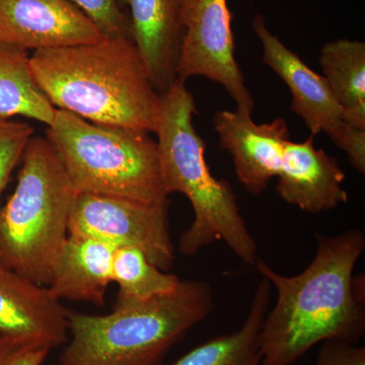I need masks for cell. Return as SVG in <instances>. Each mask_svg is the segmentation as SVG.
<instances>
[{"instance_id":"obj_12","label":"cell","mask_w":365,"mask_h":365,"mask_svg":"<svg viewBox=\"0 0 365 365\" xmlns=\"http://www.w3.org/2000/svg\"><path fill=\"white\" fill-rule=\"evenodd\" d=\"M67 313L47 287L0 266V336L52 351L68 340Z\"/></svg>"},{"instance_id":"obj_16","label":"cell","mask_w":365,"mask_h":365,"mask_svg":"<svg viewBox=\"0 0 365 365\" xmlns=\"http://www.w3.org/2000/svg\"><path fill=\"white\" fill-rule=\"evenodd\" d=\"M271 292V283L262 278L248 316L239 330L206 341L172 365H263L260 335L270 306Z\"/></svg>"},{"instance_id":"obj_1","label":"cell","mask_w":365,"mask_h":365,"mask_svg":"<svg viewBox=\"0 0 365 365\" xmlns=\"http://www.w3.org/2000/svg\"><path fill=\"white\" fill-rule=\"evenodd\" d=\"M316 239V256L299 275H281L260 258L255 263L277 292L261 330L263 365H294L319 343L357 344L364 337V277L353 272L364 252V234L356 228Z\"/></svg>"},{"instance_id":"obj_21","label":"cell","mask_w":365,"mask_h":365,"mask_svg":"<svg viewBox=\"0 0 365 365\" xmlns=\"http://www.w3.org/2000/svg\"><path fill=\"white\" fill-rule=\"evenodd\" d=\"M105 37L130 36L128 14L122 0H69ZM131 37V36H130Z\"/></svg>"},{"instance_id":"obj_14","label":"cell","mask_w":365,"mask_h":365,"mask_svg":"<svg viewBox=\"0 0 365 365\" xmlns=\"http://www.w3.org/2000/svg\"><path fill=\"white\" fill-rule=\"evenodd\" d=\"M128 9L131 39L148 67L158 93L177 79V64L184 36L182 0H122Z\"/></svg>"},{"instance_id":"obj_10","label":"cell","mask_w":365,"mask_h":365,"mask_svg":"<svg viewBox=\"0 0 365 365\" xmlns=\"http://www.w3.org/2000/svg\"><path fill=\"white\" fill-rule=\"evenodd\" d=\"M104 37L69 0H0V41L26 51L95 43Z\"/></svg>"},{"instance_id":"obj_18","label":"cell","mask_w":365,"mask_h":365,"mask_svg":"<svg viewBox=\"0 0 365 365\" xmlns=\"http://www.w3.org/2000/svg\"><path fill=\"white\" fill-rule=\"evenodd\" d=\"M55 113L33 78L28 51L0 41V118H30L49 126Z\"/></svg>"},{"instance_id":"obj_9","label":"cell","mask_w":365,"mask_h":365,"mask_svg":"<svg viewBox=\"0 0 365 365\" xmlns=\"http://www.w3.org/2000/svg\"><path fill=\"white\" fill-rule=\"evenodd\" d=\"M232 14L227 0H182L184 36L177 64L182 83L203 76L220 83L237 104V111L252 115L254 100L235 57Z\"/></svg>"},{"instance_id":"obj_11","label":"cell","mask_w":365,"mask_h":365,"mask_svg":"<svg viewBox=\"0 0 365 365\" xmlns=\"http://www.w3.org/2000/svg\"><path fill=\"white\" fill-rule=\"evenodd\" d=\"M212 122L220 145L234 160L237 179L252 195H260L279 174L285 144L290 140L287 120L279 117L256 124L252 115L223 110L215 113Z\"/></svg>"},{"instance_id":"obj_3","label":"cell","mask_w":365,"mask_h":365,"mask_svg":"<svg viewBox=\"0 0 365 365\" xmlns=\"http://www.w3.org/2000/svg\"><path fill=\"white\" fill-rule=\"evenodd\" d=\"M195 101L176 79L160 93L155 133L163 190L188 198L194 220L179 240V251L194 256L216 241H223L245 264L255 266L257 244L227 180L211 174L205 160L206 144L197 133Z\"/></svg>"},{"instance_id":"obj_2","label":"cell","mask_w":365,"mask_h":365,"mask_svg":"<svg viewBox=\"0 0 365 365\" xmlns=\"http://www.w3.org/2000/svg\"><path fill=\"white\" fill-rule=\"evenodd\" d=\"M30 67L56 109L93 123L155 133L160 93L130 36L38 50Z\"/></svg>"},{"instance_id":"obj_13","label":"cell","mask_w":365,"mask_h":365,"mask_svg":"<svg viewBox=\"0 0 365 365\" xmlns=\"http://www.w3.org/2000/svg\"><path fill=\"white\" fill-rule=\"evenodd\" d=\"M314 136L304 143L288 140L278 174L277 192L284 202L309 213L347 203L345 174L335 158L314 148Z\"/></svg>"},{"instance_id":"obj_5","label":"cell","mask_w":365,"mask_h":365,"mask_svg":"<svg viewBox=\"0 0 365 365\" xmlns=\"http://www.w3.org/2000/svg\"><path fill=\"white\" fill-rule=\"evenodd\" d=\"M21 162L13 195L0 206V266L47 287L76 192L46 137H32Z\"/></svg>"},{"instance_id":"obj_15","label":"cell","mask_w":365,"mask_h":365,"mask_svg":"<svg viewBox=\"0 0 365 365\" xmlns=\"http://www.w3.org/2000/svg\"><path fill=\"white\" fill-rule=\"evenodd\" d=\"M114 247L95 237L68 235L55 257L48 292L57 300L103 306L113 282Z\"/></svg>"},{"instance_id":"obj_22","label":"cell","mask_w":365,"mask_h":365,"mask_svg":"<svg viewBox=\"0 0 365 365\" xmlns=\"http://www.w3.org/2000/svg\"><path fill=\"white\" fill-rule=\"evenodd\" d=\"M51 350L0 336V365H43Z\"/></svg>"},{"instance_id":"obj_6","label":"cell","mask_w":365,"mask_h":365,"mask_svg":"<svg viewBox=\"0 0 365 365\" xmlns=\"http://www.w3.org/2000/svg\"><path fill=\"white\" fill-rule=\"evenodd\" d=\"M148 133L93 123L56 109L46 138L76 193L155 202L169 196L163 187L157 141Z\"/></svg>"},{"instance_id":"obj_19","label":"cell","mask_w":365,"mask_h":365,"mask_svg":"<svg viewBox=\"0 0 365 365\" xmlns=\"http://www.w3.org/2000/svg\"><path fill=\"white\" fill-rule=\"evenodd\" d=\"M112 278L119 285L117 295L138 300L172 294L181 282L177 275L160 270L134 248L115 250Z\"/></svg>"},{"instance_id":"obj_17","label":"cell","mask_w":365,"mask_h":365,"mask_svg":"<svg viewBox=\"0 0 365 365\" xmlns=\"http://www.w3.org/2000/svg\"><path fill=\"white\" fill-rule=\"evenodd\" d=\"M319 63L334 97L344 110L346 121L365 130V43L348 39L327 43Z\"/></svg>"},{"instance_id":"obj_20","label":"cell","mask_w":365,"mask_h":365,"mask_svg":"<svg viewBox=\"0 0 365 365\" xmlns=\"http://www.w3.org/2000/svg\"><path fill=\"white\" fill-rule=\"evenodd\" d=\"M33 135L30 124L0 118V197Z\"/></svg>"},{"instance_id":"obj_7","label":"cell","mask_w":365,"mask_h":365,"mask_svg":"<svg viewBox=\"0 0 365 365\" xmlns=\"http://www.w3.org/2000/svg\"><path fill=\"white\" fill-rule=\"evenodd\" d=\"M68 235L95 237L115 249L139 250L165 272L174 265L169 198L144 202L124 197L76 193Z\"/></svg>"},{"instance_id":"obj_4","label":"cell","mask_w":365,"mask_h":365,"mask_svg":"<svg viewBox=\"0 0 365 365\" xmlns=\"http://www.w3.org/2000/svg\"><path fill=\"white\" fill-rule=\"evenodd\" d=\"M213 294L205 281L181 280L172 294L146 300L117 295L108 314L68 311L60 365H160L190 329L207 318Z\"/></svg>"},{"instance_id":"obj_23","label":"cell","mask_w":365,"mask_h":365,"mask_svg":"<svg viewBox=\"0 0 365 365\" xmlns=\"http://www.w3.org/2000/svg\"><path fill=\"white\" fill-rule=\"evenodd\" d=\"M316 365H365V347L344 341H325Z\"/></svg>"},{"instance_id":"obj_8","label":"cell","mask_w":365,"mask_h":365,"mask_svg":"<svg viewBox=\"0 0 365 365\" xmlns=\"http://www.w3.org/2000/svg\"><path fill=\"white\" fill-rule=\"evenodd\" d=\"M252 26L262 44V59L288 86L292 111L306 124L312 135L327 134L347 153L353 168L365 173V130L345 119L344 110L334 97L328 81L300 59L299 55L270 32L265 18L255 14Z\"/></svg>"}]
</instances>
